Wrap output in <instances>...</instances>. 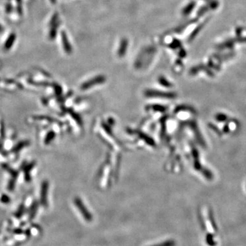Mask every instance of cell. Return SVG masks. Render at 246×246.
Here are the masks:
<instances>
[{"label":"cell","mask_w":246,"mask_h":246,"mask_svg":"<svg viewBox=\"0 0 246 246\" xmlns=\"http://www.w3.org/2000/svg\"><path fill=\"white\" fill-rule=\"evenodd\" d=\"M2 167H3V168H4L6 170H7V171H8L9 173H10V174L12 175V178L16 179V178H17L18 177V173L17 171H16V170L10 168V167H9L8 165H6V164H4V163L2 165Z\"/></svg>","instance_id":"obj_11"},{"label":"cell","mask_w":246,"mask_h":246,"mask_svg":"<svg viewBox=\"0 0 246 246\" xmlns=\"http://www.w3.org/2000/svg\"><path fill=\"white\" fill-rule=\"evenodd\" d=\"M146 96L149 97H161V98H166V99H173L175 97V94L172 92H162V91L157 90H149L146 91L145 92Z\"/></svg>","instance_id":"obj_3"},{"label":"cell","mask_w":246,"mask_h":246,"mask_svg":"<svg viewBox=\"0 0 246 246\" xmlns=\"http://www.w3.org/2000/svg\"><path fill=\"white\" fill-rule=\"evenodd\" d=\"M49 190V182L45 180L42 182L40 190V204L43 207H47L48 203H47V194H48Z\"/></svg>","instance_id":"obj_4"},{"label":"cell","mask_w":246,"mask_h":246,"mask_svg":"<svg viewBox=\"0 0 246 246\" xmlns=\"http://www.w3.org/2000/svg\"><path fill=\"white\" fill-rule=\"evenodd\" d=\"M0 201H1L3 204H9L10 203L11 199L8 195L2 194L1 195V197H0Z\"/></svg>","instance_id":"obj_15"},{"label":"cell","mask_w":246,"mask_h":246,"mask_svg":"<svg viewBox=\"0 0 246 246\" xmlns=\"http://www.w3.org/2000/svg\"><path fill=\"white\" fill-rule=\"evenodd\" d=\"M55 90H56V93L58 94H61V88H59L58 86H57L55 88Z\"/></svg>","instance_id":"obj_20"},{"label":"cell","mask_w":246,"mask_h":246,"mask_svg":"<svg viewBox=\"0 0 246 246\" xmlns=\"http://www.w3.org/2000/svg\"><path fill=\"white\" fill-rule=\"evenodd\" d=\"M127 47H128V40L125 39H123L121 42V45H120L118 52L119 57H123L125 55L126 51H127Z\"/></svg>","instance_id":"obj_6"},{"label":"cell","mask_w":246,"mask_h":246,"mask_svg":"<svg viewBox=\"0 0 246 246\" xmlns=\"http://www.w3.org/2000/svg\"><path fill=\"white\" fill-rule=\"evenodd\" d=\"M74 204L75 206L77 207V209L79 211H80L81 215L84 217V219L86 220V222H89L92 220V216L91 215L90 212L88 211V209H86V207L85 206L84 204L83 203V202L81 201L80 198H75L74 200Z\"/></svg>","instance_id":"obj_1"},{"label":"cell","mask_w":246,"mask_h":246,"mask_svg":"<svg viewBox=\"0 0 246 246\" xmlns=\"http://www.w3.org/2000/svg\"><path fill=\"white\" fill-rule=\"evenodd\" d=\"M38 209H39V203H38L36 200H34L32 204H31L30 209V214H29L30 221L33 220L34 217H35L38 211Z\"/></svg>","instance_id":"obj_7"},{"label":"cell","mask_w":246,"mask_h":246,"mask_svg":"<svg viewBox=\"0 0 246 246\" xmlns=\"http://www.w3.org/2000/svg\"><path fill=\"white\" fill-rule=\"evenodd\" d=\"M62 37L63 47H64V51L68 53H71L72 52V47H71L70 44H69V42L67 39V35H66L64 32L62 33Z\"/></svg>","instance_id":"obj_8"},{"label":"cell","mask_w":246,"mask_h":246,"mask_svg":"<svg viewBox=\"0 0 246 246\" xmlns=\"http://www.w3.org/2000/svg\"><path fill=\"white\" fill-rule=\"evenodd\" d=\"M36 165V162H33L30 163H28L27 165L24 168V173H25V179H26V182H30L31 181V176L30 173L31 171L34 166Z\"/></svg>","instance_id":"obj_5"},{"label":"cell","mask_w":246,"mask_h":246,"mask_svg":"<svg viewBox=\"0 0 246 246\" xmlns=\"http://www.w3.org/2000/svg\"><path fill=\"white\" fill-rule=\"evenodd\" d=\"M105 80L106 79H105V76H103V75L96 76V77L91 79V80L86 81L85 83L82 84L81 86V89L83 90L90 89L91 87L96 86V85H99V84H103L104 82L105 81Z\"/></svg>","instance_id":"obj_2"},{"label":"cell","mask_w":246,"mask_h":246,"mask_svg":"<svg viewBox=\"0 0 246 246\" xmlns=\"http://www.w3.org/2000/svg\"><path fill=\"white\" fill-rule=\"evenodd\" d=\"M12 232L14 233V234H17V235H21L22 233H23L24 231H23V229H21V228H14L12 230Z\"/></svg>","instance_id":"obj_19"},{"label":"cell","mask_w":246,"mask_h":246,"mask_svg":"<svg viewBox=\"0 0 246 246\" xmlns=\"http://www.w3.org/2000/svg\"><path fill=\"white\" fill-rule=\"evenodd\" d=\"M216 118H217V120H218L219 121H223V120H224V121L226 120V116H225V114L223 115V114H221V113H219V114L217 115Z\"/></svg>","instance_id":"obj_18"},{"label":"cell","mask_w":246,"mask_h":246,"mask_svg":"<svg viewBox=\"0 0 246 246\" xmlns=\"http://www.w3.org/2000/svg\"><path fill=\"white\" fill-rule=\"evenodd\" d=\"M194 6H195V3H194V2H191V3H190V4L187 5V7H185V8H184V10H183V14H184L185 15L188 14L192 10H193V8H194Z\"/></svg>","instance_id":"obj_14"},{"label":"cell","mask_w":246,"mask_h":246,"mask_svg":"<svg viewBox=\"0 0 246 246\" xmlns=\"http://www.w3.org/2000/svg\"><path fill=\"white\" fill-rule=\"evenodd\" d=\"M24 212H25V206L23 204H22L20 205L19 207L18 208L17 211H16L14 216L17 217V219H20L21 217L23 215Z\"/></svg>","instance_id":"obj_12"},{"label":"cell","mask_w":246,"mask_h":246,"mask_svg":"<svg viewBox=\"0 0 246 246\" xmlns=\"http://www.w3.org/2000/svg\"><path fill=\"white\" fill-rule=\"evenodd\" d=\"M16 179L12 178L10 181L8 182V190L10 191H12L14 190V189L15 187V182H16Z\"/></svg>","instance_id":"obj_17"},{"label":"cell","mask_w":246,"mask_h":246,"mask_svg":"<svg viewBox=\"0 0 246 246\" xmlns=\"http://www.w3.org/2000/svg\"><path fill=\"white\" fill-rule=\"evenodd\" d=\"M159 83L162 85V86H166V87H170V86H172V85H171V84L170 83V82L168 81V80H166V78H163V77H159Z\"/></svg>","instance_id":"obj_16"},{"label":"cell","mask_w":246,"mask_h":246,"mask_svg":"<svg viewBox=\"0 0 246 246\" xmlns=\"http://www.w3.org/2000/svg\"><path fill=\"white\" fill-rule=\"evenodd\" d=\"M176 243L173 240H168L166 241L162 242L160 244H157L156 245H151V246H175Z\"/></svg>","instance_id":"obj_13"},{"label":"cell","mask_w":246,"mask_h":246,"mask_svg":"<svg viewBox=\"0 0 246 246\" xmlns=\"http://www.w3.org/2000/svg\"><path fill=\"white\" fill-rule=\"evenodd\" d=\"M55 132L53 131H49V133L47 134L45 140H44V143H45V144H46V145L49 144L50 143H51V141L53 140V139L55 138Z\"/></svg>","instance_id":"obj_10"},{"label":"cell","mask_w":246,"mask_h":246,"mask_svg":"<svg viewBox=\"0 0 246 246\" xmlns=\"http://www.w3.org/2000/svg\"><path fill=\"white\" fill-rule=\"evenodd\" d=\"M29 145V141H19L16 146L12 149V151L14 153H17L18 151H20L21 149H23L24 147H26Z\"/></svg>","instance_id":"obj_9"},{"label":"cell","mask_w":246,"mask_h":246,"mask_svg":"<svg viewBox=\"0 0 246 246\" xmlns=\"http://www.w3.org/2000/svg\"><path fill=\"white\" fill-rule=\"evenodd\" d=\"M26 236H30L31 235V232H30V229H27V231H26Z\"/></svg>","instance_id":"obj_21"}]
</instances>
